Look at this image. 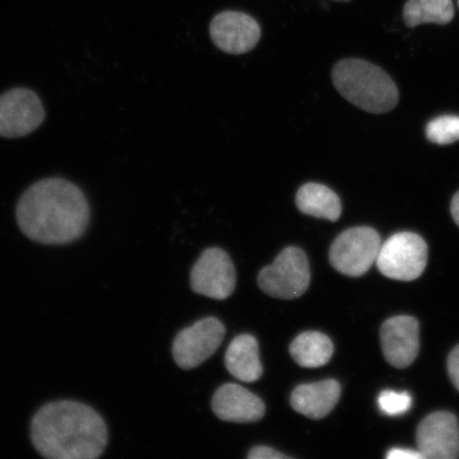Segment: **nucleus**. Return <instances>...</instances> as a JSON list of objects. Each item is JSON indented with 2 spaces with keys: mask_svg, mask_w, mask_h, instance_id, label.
<instances>
[{
  "mask_svg": "<svg viewBox=\"0 0 459 459\" xmlns=\"http://www.w3.org/2000/svg\"><path fill=\"white\" fill-rule=\"evenodd\" d=\"M333 2L348 3L350 0H333Z\"/></svg>",
  "mask_w": 459,
  "mask_h": 459,
  "instance_id": "25",
  "label": "nucleus"
},
{
  "mask_svg": "<svg viewBox=\"0 0 459 459\" xmlns=\"http://www.w3.org/2000/svg\"><path fill=\"white\" fill-rule=\"evenodd\" d=\"M418 451L426 459L459 457V424L449 411H436L424 418L417 429Z\"/></svg>",
  "mask_w": 459,
  "mask_h": 459,
  "instance_id": "11",
  "label": "nucleus"
},
{
  "mask_svg": "<svg viewBox=\"0 0 459 459\" xmlns=\"http://www.w3.org/2000/svg\"><path fill=\"white\" fill-rule=\"evenodd\" d=\"M210 36L223 53L244 55L260 42L262 30L254 17L230 10L222 11L212 20Z\"/></svg>",
  "mask_w": 459,
  "mask_h": 459,
  "instance_id": "10",
  "label": "nucleus"
},
{
  "mask_svg": "<svg viewBox=\"0 0 459 459\" xmlns=\"http://www.w3.org/2000/svg\"><path fill=\"white\" fill-rule=\"evenodd\" d=\"M451 213L459 227V192H457L455 196L452 199Z\"/></svg>",
  "mask_w": 459,
  "mask_h": 459,
  "instance_id": "24",
  "label": "nucleus"
},
{
  "mask_svg": "<svg viewBox=\"0 0 459 459\" xmlns=\"http://www.w3.org/2000/svg\"><path fill=\"white\" fill-rule=\"evenodd\" d=\"M290 353L303 368H319L329 363L334 353V346L324 333L307 331L291 342Z\"/></svg>",
  "mask_w": 459,
  "mask_h": 459,
  "instance_id": "17",
  "label": "nucleus"
},
{
  "mask_svg": "<svg viewBox=\"0 0 459 459\" xmlns=\"http://www.w3.org/2000/svg\"><path fill=\"white\" fill-rule=\"evenodd\" d=\"M191 285L198 295L226 300L237 287V271L231 257L216 247L204 250L192 269Z\"/></svg>",
  "mask_w": 459,
  "mask_h": 459,
  "instance_id": "8",
  "label": "nucleus"
},
{
  "mask_svg": "<svg viewBox=\"0 0 459 459\" xmlns=\"http://www.w3.org/2000/svg\"><path fill=\"white\" fill-rule=\"evenodd\" d=\"M411 397L407 393H397L394 390H385L378 397L377 403L384 414L388 416H400L409 411L411 406Z\"/></svg>",
  "mask_w": 459,
  "mask_h": 459,
  "instance_id": "20",
  "label": "nucleus"
},
{
  "mask_svg": "<svg viewBox=\"0 0 459 459\" xmlns=\"http://www.w3.org/2000/svg\"><path fill=\"white\" fill-rule=\"evenodd\" d=\"M455 15L452 0H407L403 8V20L409 28L421 24H450Z\"/></svg>",
  "mask_w": 459,
  "mask_h": 459,
  "instance_id": "18",
  "label": "nucleus"
},
{
  "mask_svg": "<svg viewBox=\"0 0 459 459\" xmlns=\"http://www.w3.org/2000/svg\"><path fill=\"white\" fill-rule=\"evenodd\" d=\"M31 441L49 459H95L108 445L105 420L82 402L63 400L46 404L31 421Z\"/></svg>",
  "mask_w": 459,
  "mask_h": 459,
  "instance_id": "2",
  "label": "nucleus"
},
{
  "mask_svg": "<svg viewBox=\"0 0 459 459\" xmlns=\"http://www.w3.org/2000/svg\"><path fill=\"white\" fill-rule=\"evenodd\" d=\"M212 410L222 421L255 423L265 415L266 406L250 390L238 384L227 383L216 390Z\"/></svg>",
  "mask_w": 459,
  "mask_h": 459,
  "instance_id": "13",
  "label": "nucleus"
},
{
  "mask_svg": "<svg viewBox=\"0 0 459 459\" xmlns=\"http://www.w3.org/2000/svg\"><path fill=\"white\" fill-rule=\"evenodd\" d=\"M311 282V267L306 252L290 246L280 252L272 265L264 267L257 284L266 295L277 299L294 300L301 297Z\"/></svg>",
  "mask_w": 459,
  "mask_h": 459,
  "instance_id": "4",
  "label": "nucleus"
},
{
  "mask_svg": "<svg viewBox=\"0 0 459 459\" xmlns=\"http://www.w3.org/2000/svg\"><path fill=\"white\" fill-rule=\"evenodd\" d=\"M226 335L220 319L206 317L178 333L172 343V355L182 369L197 368L213 355Z\"/></svg>",
  "mask_w": 459,
  "mask_h": 459,
  "instance_id": "7",
  "label": "nucleus"
},
{
  "mask_svg": "<svg viewBox=\"0 0 459 459\" xmlns=\"http://www.w3.org/2000/svg\"><path fill=\"white\" fill-rule=\"evenodd\" d=\"M21 231L33 242L66 245L85 233L91 210L82 188L62 178L34 183L16 206Z\"/></svg>",
  "mask_w": 459,
  "mask_h": 459,
  "instance_id": "1",
  "label": "nucleus"
},
{
  "mask_svg": "<svg viewBox=\"0 0 459 459\" xmlns=\"http://www.w3.org/2000/svg\"><path fill=\"white\" fill-rule=\"evenodd\" d=\"M381 246L382 238L375 229H348L338 235L331 246V265L349 277H360L377 262Z\"/></svg>",
  "mask_w": 459,
  "mask_h": 459,
  "instance_id": "5",
  "label": "nucleus"
},
{
  "mask_svg": "<svg viewBox=\"0 0 459 459\" xmlns=\"http://www.w3.org/2000/svg\"><path fill=\"white\" fill-rule=\"evenodd\" d=\"M381 343L384 357L395 368L412 364L419 351V324L411 316H395L383 324Z\"/></svg>",
  "mask_w": 459,
  "mask_h": 459,
  "instance_id": "12",
  "label": "nucleus"
},
{
  "mask_svg": "<svg viewBox=\"0 0 459 459\" xmlns=\"http://www.w3.org/2000/svg\"><path fill=\"white\" fill-rule=\"evenodd\" d=\"M458 4H459V0H458Z\"/></svg>",
  "mask_w": 459,
  "mask_h": 459,
  "instance_id": "26",
  "label": "nucleus"
},
{
  "mask_svg": "<svg viewBox=\"0 0 459 459\" xmlns=\"http://www.w3.org/2000/svg\"><path fill=\"white\" fill-rule=\"evenodd\" d=\"M44 119L42 101L33 91L16 88L0 96V136H26L37 130Z\"/></svg>",
  "mask_w": 459,
  "mask_h": 459,
  "instance_id": "9",
  "label": "nucleus"
},
{
  "mask_svg": "<svg viewBox=\"0 0 459 459\" xmlns=\"http://www.w3.org/2000/svg\"><path fill=\"white\" fill-rule=\"evenodd\" d=\"M227 369L238 381L254 383L263 376L260 347L251 334H240L229 344L225 355Z\"/></svg>",
  "mask_w": 459,
  "mask_h": 459,
  "instance_id": "15",
  "label": "nucleus"
},
{
  "mask_svg": "<svg viewBox=\"0 0 459 459\" xmlns=\"http://www.w3.org/2000/svg\"><path fill=\"white\" fill-rule=\"evenodd\" d=\"M427 262L428 246L420 235L400 232L382 244L376 263L387 278L412 281L420 277Z\"/></svg>",
  "mask_w": 459,
  "mask_h": 459,
  "instance_id": "6",
  "label": "nucleus"
},
{
  "mask_svg": "<svg viewBox=\"0 0 459 459\" xmlns=\"http://www.w3.org/2000/svg\"><path fill=\"white\" fill-rule=\"evenodd\" d=\"M296 205L304 215L337 221L342 216L340 197L331 188L320 183L303 185L296 195Z\"/></svg>",
  "mask_w": 459,
  "mask_h": 459,
  "instance_id": "16",
  "label": "nucleus"
},
{
  "mask_svg": "<svg viewBox=\"0 0 459 459\" xmlns=\"http://www.w3.org/2000/svg\"><path fill=\"white\" fill-rule=\"evenodd\" d=\"M247 457L249 459H291V457H289L283 455V453L274 450L273 447L267 446H257L252 447Z\"/></svg>",
  "mask_w": 459,
  "mask_h": 459,
  "instance_id": "21",
  "label": "nucleus"
},
{
  "mask_svg": "<svg viewBox=\"0 0 459 459\" xmlns=\"http://www.w3.org/2000/svg\"><path fill=\"white\" fill-rule=\"evenodd\" d=\"M447 371H449L453 385H455L459 392V344L453 349L449 359H447Z\"/></svg>",
  "mask_w": 459,
  "mask_h": 459,
  "instance_id": "22",
  "label": "nucleus"
},
{
  "mask_svg": "<svg viewBox=\"0 0 459 459\" xmlns=\"http://www.w3.org/2000/svg\"><path fill=\"white\" fill-rule=\"evenodd\" d=\"M426 134L429 141L437 145H450L459 141V117L444 115L430 120Z\"/></svg>",
  "mask_w": 459,
  "mask_h": 459,
  "instance_id": "19",
  "label": "nucleus"
},
{
  "mask_svg": "<svg viewBox=\"0 0 459 459\" xmlns=\"http://www.w3.org/2000/svg\"><path fill=\"white\" fill-rule=\"evenodd\" d=\"M341 384L329 380L300 384L290 394V404L299 414L313 420L328 416L341 399Z\"/></svg>",
  "mask_w": 459,
  "mask_h": 459,
  "instance_id": "14",
  "label": "nucleus"
},
{
  "mask_svg": "<svg viewBox=\"0 0 459 459\" xmlns=\"http://www.w3.org/2000/svg\"><path fill=\"white\" fill-rule=\"evenodd\" d=\"M388 459H424L421 453L414 450L392 449L388 451Z\"/></svg>",
  "mask_w": 459,
  "mask_h": 459,
  "instance_id": "23",
  "label": "nucleus"
},
{
  "mask_svg": "<svg viewBox=\"0 0 459 459\" xmlns=\"http://www.w3.org/2000/svg\"><path fill=\"white\" fill-rule=\"evenodd\" d=\"M332 80L344 100L366 112L383 114L394 110L399 91L382 68L360 59H344L332 71Z\"/></svg>",
  "mask_w": 459,
  "mask_h": 459,
  "instance_id": "3",
  "label": "nucleus"
}]
</instances>
